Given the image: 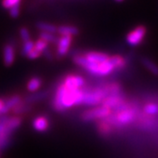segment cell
<instances>
[{
  "label": "cell",
  "instance_id": "cell-25",
  "mask_svg": "<svg viewBox=\"0 0 158 158\" xmlns=\"http://www.w3.org/2000/svg\"><path fill=\"white\" fill-rule=\"evenodd\" d=\"M21 0H3L2 1V6H4L6 9H11V7L20 5Z\"/></svg>",
  "mask_w": 158,
  "mask_h": 158
},
{
  "label": "cell",
  "instance_id": "cell-24",
  "mask_svg": "<svg viewBox=\"0 0 158 158\" xmlns=\"http://www.w3.org/2000/svg\"><path fill=\"white\" fill-rule=\"evenodd\" d=\"M19 36H20V39L23 40V43L31 40L30 32L27 27H21L19 29Z\"/></svg>",
  "mask_w": 158,
  "mask_h": 158
},
{
  "label": "cell",
  "instance_id": "cell-30",
  "mask_svg": "<svg viewBox=\"0 0 158 158\" xmlns=\"http://www.w3.org/2000/svg\"><path fill=\"white\" fill-rule=\"evenodd\" d=\"M116 2H123L124 0H115Z\"/></svg>",
  "mask_w": 158,
  "mask_h": 158
},
{
  "label": "cell",
  "instance_id": "cell-1",
  "mask_svg": "<svg viewBox=\"0 0 158 158\" xmlns=\"http://www.w3.org/2000/svg\"><path fill=\"white\" fill-rule=\"evenodd\" d=\"M82 101L83 89H69L61 83L57 86L52 104L54 109L61 113L69 108L81 106Z\"/></svg>",
  "mask_w": 158,
  "mask_h": 158
},
{
  "label": "cell",
  "instance_id": "cell-28",
  "mask_svg": "<svg viewBox=\"0 0 158 158\" xmlns=\"http://www.w3.org/2000/svg\"><path fill=\"white\" fill-rule=\"evenodd\" d=\"M44 56L48 59V60H49V61H51V60H53V52L50 50V49H48V48H47L44 52H43V54H42Z\"/></svg>",
  "mask_w": 158,
  "mask_h": 158
},
{
  "label": "cell",
  "instance_id": "cell-18",
  "mask_svg": "<svg viewBox=\"0 0 158 158\" xmlns=\"http://www.w3.org/2000/svg\"><path fill=\"white\" fill-rule=\"evenodd\" d=\"M41 85H42L41 79L38 77H32L29 80L27 87V90L33 93V92H36L37 90H39Z\"/></svg>",
  "mask_w": 158,
  "mask_h": 158
},
{
  "label": "cell",
  "instance_id": "cell-6",
  "mask_svg": "<svg viewBox=\"0 0 158 158\" xmlns=\"http://www.w3.org/2000/svg\"><path fill=\"white\" fill-rule=\"evenodd\" d=\"M145 34H146V27L142 26H139L134 30H132L127 35V38H126L127 43L132 47L140 45L145 37Z\"/></svg>",
  "mask_w": 158,
  "mask_h": 158
},
{
  "label": "cell",
  "instance_id": "cell-9",
  "mask_svg": "<svg viewBox=\"0 0 158 158\" xmlns=\"http://www.w3.org/2000/svg\"><path fill=\"white\" fill-rule=\"evenodd\" d=\"M125 97L123 96L122 92L116 95H110L108 96L102 103L101 106L105 107L110 109L111 111H113L114 109L118 107L119 106L123 105L125 103Z\"/></svg>",
  "mask_w": 158,
  "mask_h": 158
},
{
  "label": "cell",
  "instance_id": "cell-15",
  "mask_svg": "<svg viewBox=\"0 0 158 158\" xmlns=\"http://www.w3.org/2000/svg\"><path fill=\"white\" fill-rule=\"evenodd\" d=\"M48 92L46 91V90L33 92L32 94L28 95V96L24 99V102L27 103V104H28V105H31L33 103H35V102H38L40 100H42V99L46 98V97L48 96Z\"/></svg>",
  "mask_w": 158,
  "mask_h": 158
},
{
  "label": "cell",
  "instance_id": "cell-5",
  "mask_svg": "<svg viewBox=\"0 0 158 158\" xmlns=\"http://www.w3.org/2000/svg\"><path fill=\"white\" fill-rule=\"evenodd\" d=\"M111 114V110L103 106H98L86 111L82 114L81 118L84 121H92L96 119H105Z\"/></svg>",
  "mask_w": 158,
  "mask_h": 158
},
{
  "label": "cell",
  "instance_id": "cell-26",
  "mask_svg": "<svg viewBox=\"0 0 158 158\" xmlns=\"http://www.w3.org/2000/svg\"><path fill=\"white\" fill-rule=\"evenodd\" d=\"M9 13L10 16L13 19H17L19 16L20 13V5H17V6L11 7V9H9Z\"/></svg>",
  "mask_w": 158,
  "mask_h": 158
},
{
  "label": "cell",
  "instance_id": "cell-21",
  "mask_svg": "<svg viewBox=\"0 0 158 158\" xmlns=\"http://www.w3.org/2000/svg\"><path fill=\"white\" fill-rule=\"evenodd\" d=\"M31 109H32V107H31L30 105L22 101L20 104H19L17 106L13 108L11 111L15 114H22V113H28L29 111H31Z\"/></svg>",
  "mask_w": 158,
  "mask_h": 158
},
{
  "label": "cell",
  "instance_id": "cell-27",
  "mask_svg": "<svg viewBox=\"0 0 158 158\" xmlns=\"http://www.w3.org/2000/svg\"><path fill=\"white\" fill-rule=\"evenodd\" d=\"M40 56H41V54H40V52H38L36 49H34H34H33V50L31 51V52L28 54L27 57H28L29 59L34 60V59H37V58H39Z\"/></svg>",
  "mask_w": 158,
  "mask_h": 158
},
{
  "label": "cell",
  "instance_id": "cell-23",
  "mask_svg": "<svg viewBox=\"0 0 158 158\" xmlns=\"http://www.w3.org/2000/svg\"><path fill=\"white\" fill-rule=\"evenodd\" d=\"M48 43H47L45 40L40 39L38 40H36V42H34V49H36L42 55L43 52L48 48Z\"/></svg>",
  "mask_w": 158,
  "mask_h": 158
},
{
  "label": "cell",
  "instance_id": "cell-4",
  "mask_svg": "<svg viewBox=\"0 0 158 158\" xmlns=\"http://www.w3.org/2000/svg\"><path fill=\"white\" fill-rule=\"evenodd\" d=\"M137 114L138 112L135 108L130 107L118 113H111L107 118L103 120L104 122L107 123L110 127H125L135 121L137 119Z\"/></svg>",
  "mask_w": 158,
  "mask_h": 158
},
{
  "label": "cell",
  "instance_id": "cell-3",
  "mask_svg": "<svg viewBox=\"0 0 158 158\" xmlns=\"http://www.w3.org/2000/svg\"><path fill=\"white\" fill-rule=\"evenodd\" d=\"M21 123L20 117H0V149L9 145L12 133L20 127Z\"/></svg>",
  "mask_w": 158,
  "mask_h": 158
},
{
  "label": "cell",
  "instance_id": "cell-16",
  "mask_svg": "<svg viewBox=\"0 0 158 158\" xmlns=\"http://www.w3.org/2000/svg\"><path fill=\"white\" fill-rule=\"evenodd\" d=\"M36 27L39 29L40 32H44V33H50V34H56L58 27H56L55 25L50 24V23L43 22L40 21L36 24Z\"/></svg>",
  "mask_w": 158,
  "mask_h": 158
},
{
  "label": "cell",
  "instance_id": "cell-17",
  "mask_svg": "<svg viewBox=\"0 0 158 158\" xmlns=\"http://www.w3.org/2000/svg\"><path fill=\"white\" fill-rule=\"evenodd\" d=\"M141 63L149 72H151L155 76H158V66L156 62H154L152 60L148 59L147 57H144L141 58Z\"/></svg>",
  "mask_w": 158,
  "mask_h": 158
},
{
  "label": "cell",
  "instance_id": "cell-2",
  "mask_svg": "<svg viewBox=\"0 0 158 158\" xmlns=\"http://www.w3.org/2000/svg\"><path fill=\"white\" fill-rule=\"evenodd\" d=\"M110 95L109 85L98 86L94 88H83V101L82 105L86 106H101L103 101Z\"/></svg>",
  "mask_w": 158,
  "mask_h": 158
},
{
  "label": "cell",
  "instance_id": "cell-12",
  "mask_svg": "<svg viewBox=\"0 0 158 158\" xmlns=\"http://www.w3.org/2000/svg\"><path fill=\"white\" fill-rule=\"evenodd\" d=\"M22 101L21 97L19 95H13V96L10 97L9 98H7L6 100H5V105H4V107L1 112L2 115L9 113L11 110H12L15 106H17L18 105L20 104Z\"/></svg>",
  "mask_w": 158,
  "mask_h": 158
},
{
  "label": "cell",
  "instance_id": "cell-29",
  "mask_svg": "<svg viewBox=\"0 0 158 158\" xmlns=\"http://www.w3.org/2000/svg\"><path fill=\"white\" fill-rule=\"evenodd\" d=\"M4 105H5V100L4 99H2V98H0V117L2 116V109L4 107Z\"/></svg>",
  "mask_w": 158,
  "mask_h": 158
},
{
  "label": "cell",
  "instance_id": "cell-22",
  "mask_svg": "<svg viewBox=\"0 0 158 158\" xmlns=\"http://www.w3.org/2000/svg\"><path fill=\"white\" fill-rule=\"evenodd\" d=\"M34 42L33 40H29L27 42H24L21 48V55L23 56H27L28 54L34 49Z\"/></svg>",
  "mask_w": 158,
  "mask_h": 158
},
{
  "label": "cell",
  "instance_id": "cell-20",
  "mask_svg": "<svg viewBox=\"0 0 158 158\" xmlns=\"http://www.w3.org/2000/svg\"><path fill=\"white\" fill-rule=\"evenodd\" d=\"M143 112L148 116H156L158 114V105L156 103H148L143 108Z\"/></svg>",
  "mask_w": 158,
  "mask_h": 158
},
{
  "label": "cell",
  "instance_id": "cell-8",
  "mask_svg": "<svg viewBox=\"0 0 158 158\" xmlns=\"http://www.w3.org/2000/svg\"><path fill=\"white\" fill-rule=\"evenodd\" d=\"M72 42V37L64 35L61 36L59 38V40L57 42V49H56V56L57 58H62L68 54L69 48Z\"/></svg>",
  "mask_w": 158,
  "mask_h": 158
},
{
  "label": "cell",
  "instance_id": "cell-14",
  "mask_svg": "<svg viewBox=\"0 0 158 158\" xmlns=\"http://www.w3.org/2000/svg\"><path fill=\"white\" fill-rule=\"evenodd\" d=\"M57 33L64 36V35H68V36H76L79 34V29L77 27L74 26H69V25H63V26H60L58 29H57Z\"/></svg>",
  "mask_w": 158,
  "mask_h": 158
},
{
  "label": "cell",
  "instance_id": "cell-11",
  "mask_svg": "<svg viewBox=\"0 0 158 158\" xmlns=\"http://www.w3.org/2000/svg\"><path fill=\"white\" fill-rule=\"evenodd\" d=\"M85 57L89 61V62L95 63V64H98L100 65L102 63L106 62L108 59L110 58V56L106 54V53H102V52H88L84 55Z\"/></svg>",
  "mask_w": 158,
  "mask_h": 158
},
{
  "label": "cell",
  "instance_id": "cell-13",
  "mask_svg": "<svg viewBox=\"0 0 158 158\" xmlns=\"http://www.w3.org/2000/svg\"><path fill=\"white\" fill-rule=\"evenodd\" d=\"M33 127L38 132H46L49 128V119L47 116H38L33 121Z\"/></svg>",
  "mask_w": 158,
  "mask_h": 158
},
{
  "label": "cell",
  "instance_id": "cell-10",
  "mask_svg": "<svg viewBox=\"0 0 158 158\" xmlns=\"http://www.w3.org/2000/svg\"><path fill=\"white\" fill-rule=\"evenodd\" d=\"M16 57V53H15V48L14 46L11 43H7L4 46L3 48V60L5 65L9 67L13 64Z\"/></svg>",
  "mask_w": 158,
  "mask_h": 158
},
{
  "label": "cell",
  "instance_id": "cell-7",
  "mask_svg": "<svg viewBox=\"0 0 158 158\" xmlns=\"http://www.w3.org/2000/svg\"><path fill=\"white\" fill-rule=\"evenodd\" d=\"M62 83L69 89H83L85 86V80L79 75L70 74L66 76Z\"/></svg>",
  "mask_w": 158,
  "mask_h": 158
},
{
  "label": "cell",
  "instance_id": "cell-19",
  "mask_svg": "<svg viewBox=\"0 0 158 158\" xmlns=\"http://www.w3.org/2000/svg\"><path fill=\"white\" fill-rule=\"evenodd\" d=\"M59 38L56 34H50V33H44V32H40V39L45 40L47 43H54L57 44Z\"/></svg>",
  "mask_w": 158,
  "mask_h": 158
}]
</instances>
